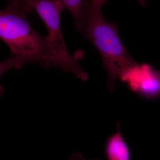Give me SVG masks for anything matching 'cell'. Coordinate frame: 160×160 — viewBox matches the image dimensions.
<instances>
[{
	"label": "cell",
	"mask_w": 160,
	"mask_h": 160,
	"mask_svg": "<svg viewBox=\"0 0 160 160\" xmlns=\"http://www.w3.org/2000/svg\"><path fill=\"white\" fill-rule=\"evenodd\" d=\"M32 10L9 3L0 11V37L10 49V56L1 64V74L12 68L20 69L28 63L39 64L44 69L55 67L48 37L37 32L27 15Z\"/></svg>",
	"instance_id": "6da1fadb"
},
{
	"label": "cell",
	"mask_w": 160,
	"mask_h": 160,
	"mask_svg": "<svg viewBox=\"0 0 160 160\" xmlns=\"http://www.w3.org/2000/svg\"><path fill=\"white\" fill-rule=\"evenodd\" d=\"M93 44L101 54L109 76V90L113 91L116 80L136 63L120 39L115 23L107 22L101 13L86 17L79 31Z\"/></svg>",
	"instance_id": "7a4b0ae2"
},
{
	"label": "cell",
	"mask_w": 160,
	"mask_h": 160,
	"mask_svg": "<svg viewBox=\"0 0 160 160\" xmlns=\"http://www.w3.org/2000/svg\"><path fill=\"white\" fill-rule=\"evenodd\" d=\"M27 2L48 30L47 37L55 67L65 72L73 73L82 81H87L88 74L79 63L82 53H69L61 31L60 15L65 8L56 0H27Z\"/></svg>",
	"instance_id": "3957f363"
},
{
	"label": "cell",
	"mask_w": 160,
	"mask_h": 160,
	"mask_svg": "<svg viewBox=\"0 0 160 160\" xmlns=\"http://www.w3.org/2000/svg\"><path fill=\"white\" fill-rule=\"evenodd\" d=\"M135 93L149 100L160 97V72L147 64L135 63L119 78Z\"/></svg>",
	"instance_id": "277c9868"
},
{
	"label": "cell",
	"mask_w": 160,
	"mask_h": 160,
	"mask_svg": "<svg viewBox=\"0 0 160 160\" xmlns=\"http://www.w3.org/2000/svg\"><path fill=\"white\" fill-rule=\"evenodd\" d=\"M106 152L108 160H130L129 149L119 127L107 141Z\"/></svg>",
	"instance_id": "5b68a950"
},
{
	"label": "cell",
	"mask_w": 160,
	"mask_h": 160,
	"mask_svg": "<svg viewBox=\"0 0 160 160\" xmlns=\"http://www.w3.org/2000/svg\"><path fill=\"white\" fill-rule=\"evenodd\" d=\"M68 9L74 21L75 26L79 31L89 11V0H56Z\"/></svg>",
	"instance_id": "8992f818"
},
{
	"label": "cell",
	"mask_w": 160,
	"mask_h": 160,
	"mask_svg": "<svg viewBox=\"0 0 160 160\" xmlns=\"http://www.w3.org/2000/svg\"><path fill=\"white\" fill-rule=\"evenodd\" d=\"M105 0H89L88 14H98L101 13V9Z\"/></svg>",
	"instance_id": "52a82bcc"
},
{
	"label": "cell",
	"mask_w": 160,
	"mask_h": 160,
	"mask_svg": "<svg viewBox=\"0 0 160 160\" xmlns=\"http://www.w3.org/2000/svg\"><path fill=\"white\" fill-rule=\"evenodd\" d=\"M67 160H97L96 159L89 160L86 159L81 153H75L70 155Z\"/></svg>",
	"instance_id": "ba28073f"
},
{
	"label": "cell",
	"mask_w": 160,
	"mask_h": 160,
	"mask_svg": "<svg viewBox=\"0 0 160 160\" xmlns=\"http://www.w3.org/2000/svg\"><path fill=\"white\" fill-rule=\"evenodd\" d=\"M9 3H16V4H19L22 6H25V7L31 8L29 6L27 0H9Z\"/></svg>",
	"instance_id": "9c48e42d"
},
{
	"label": "cell",
	"mask_w": 160,
	"mask_h": 160,
	"mask_svg": "<svg viewBox=\"0 0 160 160\" xmlns=\"http://www.w3.org/2000/svg\"><path fill=\"white\" fill-rule=\"evenodd\" d=\"M142 6H146V0H138Z\"/></svg>",
	"instance_id": "30bf717a"
}]
</instances>
